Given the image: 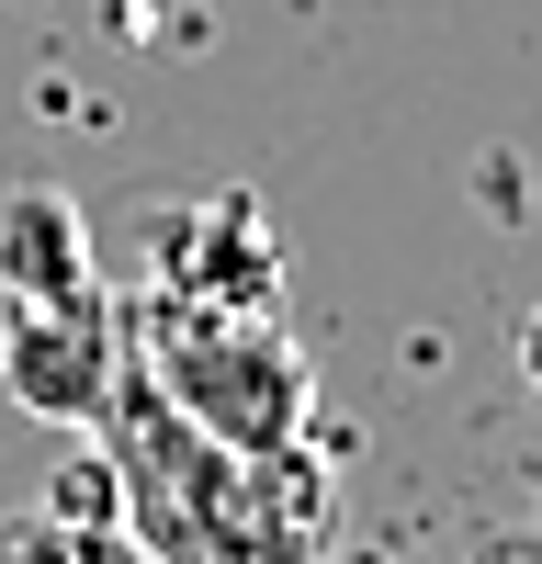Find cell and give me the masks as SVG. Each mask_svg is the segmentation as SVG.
<instances>
[{"instance_id": "obj_2", "label": "cell", "mask_w": 542, "mask_h": 564, "mask_svg": "<svg viewBox=\"0 0 542 564\" xmlns=\"http://www.w3.org/2000/svg\"><path fill=\"white\" fill-rule=\"evenodd\" d=\"M136 361H148V384L193 417L204 441L226 452H294L305 417H316V372L294 350L283 305H193V294H148L136 316Z\"/></svg>"}, {"instance_id": "obj_4", "label": "cell", "mask_w": 542, "mask_h": 564, "mask_svg": "<svg viewBox=\"0 0 542 564\" xmlns=\"http://www.w3.org/2000/svg\"><path fill=\"white\" fill-rule=\"evenodd\" d=\"M159 294L193 305H283V249L260 238L249 204H204L159 238Z\"/></svg>"}, {"instance_id": "obj_3", "label": "cell", "mask_w": 542, "mask_h": 564, "mask_svg": "<svg viewBox=\"0 0 542 564\" xmlns=\"http://www.w3.org/2000/svg\"><path fill=\"white\" fill-rule=\"evenodd\" d=\"M124 384V327H113V294L90 282L68 305H12L0 316V395L45 430H102V406Z\"/></svg>"}, {"instance_id": "obj_5", "label": "cell", "mask_w": 542, "mask_h": 564, "mask_svg": "<svg viewBox=\"0 0 542 564\" xmlns=\"http://www.w3.org/2000/svg\"><path fill=\"white\" fill-rule=\"evenodd\" d=\"M90 215L68 193H45V181H23V193H0V305H68L90 294Z\"/></svg>"}, {"instance_id": "obj_1", "label": "cell", "mask_w": 542, "mask_h": 564, "mask_svg": "<svg viewBox=\"0 0 542 564\" xmlns=\"http://www.w3.org/2000/svg\"><path fill=\"white\" fill-rule=\"evenodd\" d=\"M102 441H113L124 531L148 564H305L316 553V508H271V463L204 441L148 384V361H124V384L102 406Z\"/></svg>"}, {"instance_id": "obj_6", "label": "cell", "mask_w": 542, "mask_h": 564, "mask_svg": "<svg viewBox=\"0 0 542 564\" xmlns=\"http://www.w3.org/2000/svg\"><path fill=\"white\" fill-rule=\"evenodd\" d=\"M0 564H148L136 531H102L79 508H34V520H0Z\"/></svg>"}, {"instance_id": "obj_7", "label": "cell", "mask_w": 542, "mask_h": 564, "mask_svg": "<svg viewBox=\"0 0 542 564\" xmlns=\"http://www.w3.org/2000/svg\"><path fill=\"white\" fill-rule=\"evenodd\" d=\"M520 372H531V395H542V305L520 316Z\"/></svg>"}]
</instances>
